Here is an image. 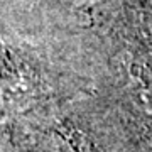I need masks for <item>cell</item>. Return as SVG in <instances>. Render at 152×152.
Returning a JSON list of instances; mask_svg holds the SVG:
<instances>
[{"instance_id": "1", "label": "cell", "mask_w": 152, "mask_h": 152, "mask_svg": "<svg viewBox=\"0 0 152 152\" xmlns=\"http://www.w3.org/2000/svg\"><path fill=\"white\" fill-rule=\"evenodd\" d=\"M100 2L103 0H0V26L19 31L78 26Z\"/></svg>"}]
</instances>
